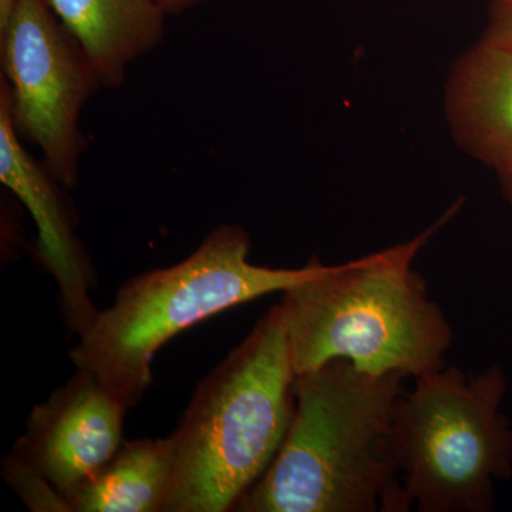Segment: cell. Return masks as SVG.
<instances>
[{"instance_id": "cell-1", "label": "cell", "mask_w": 512, "mask_h": 512, "mask_svg": "<svg viewBox=\"0 0 512 512\" xmlns=\"http://www.w3.org/2000/svg\"><path fill=\"white\" fill-rule=\"evenodd\" d=\"M406 379L372 375L348 360L296 376L288 433L232 511H412L394 424Z\"/></svg>"}, {"instance_id": "cell-2", "label": "cell", "mask_w": 512, "mask_h": 512, "mask_svg": "<svg viewBox=\"0 0 512 512\" xmlns=\"http://www.w3.org/2000/svg\"><path fill=\"white\" fill-rule=\"evenodd\" d=\"M460 210L400 244L345 264L325 265L282 292L296 376L332 360L372 375H426L446 366L453 326L413 268L417 256Z\"/></svg>"}, {"instance_id": "cell-3", "label": "cell", "mask_w": 512, "mask_h": 512, "mask_svg": "<svg viewBox=\"0 0 512 512\" xmlns=\"http://www.w3.org/2000/svg\"><path fill=\"white\" fill-rule=\"evenodd\" d=\"M296 373L276 303L195 390L171 434L164 512L232 511L274 460L295 413Z\"/></svg>"}, {"instance_id": "cell-4", "label": "cell", "mask_w": 512, "mask_h": 512, "mask_svg": "<svg viewBox=\"0 0 512 512\" xmlns=\"http://www.w3.org/2000/svg\"><path fill=\"white\" fill-rule=\"evenodd\" d=\"M249 254L248 232L224 224L178 264L128 279L113 305L79 336L70 353L73 365L99 377L133 407L153 380L154 356L178 333L234 306L282 293L325 266L313 256L301 268H269L252 264Z\"/></svg>"}, {"instance_id": "cell-5", "label": "cell", "mask_w": 512, "mask_h": 512, "mask_svg": "<svg viewBox=\"0 0 512 512\" xmlns=\"http://www.w3.org/2000/svg\"><path fill=\"white\" fill-rule=\"evenodd\" d=\"M396 407L404 491L419 512H491L497 484L512 477L508 379L498 365L477 373L443 366L416 377Z\"/></svg>"}, {"instance_id": "cell-6", "label": "cell", "mask_w": 512, "mask_h": 512, "mask_svg": "<svg viewBox=\"0 0 512 512\" xmlns=\"http://www.w3.org/2000/svg\"><path fill=\"white\" fill-rule=\"evenodd\" d=\"M0 43V93L16 133L39 148L57 183L76 187L87 150L80 120L87 101L103 89L99 77L47 0H13L0 19Z\"/></svg>"}, {"instance_id": "cell-7", "label": "cell", "mask_w": 512, "mask_h": 512, "mask_svg": "<svg viewBox=\"0 0 512 512\" xmlns=\"http://www.w3.org/2000/svg\"><path fill=\"white\" fill-rule=\"evenodd\" d=\"M128 409L99 377L76 369L69 382L33 407L12 453L36 468L67 500L117 453Z\"/></svg>"}, {"instance_id": "cell-8", "label": "cell", "mask_w": 512, "mask_h": 512, "mask_svg": "<svg viewBox=\"0 0 512 512\" xmlns=\"http://www.w3.org/2000/svg\"><path fill=\"white\" fill-rule=\"evenodd\" d=\"M0 181L22 201L37 228L40 261L56 279L67 326L77 336L92 325L97 311L90 299L92 266L80 244L53 175L26 151L0 93Z\"/></svg>"}, {"instance_id": "cell-9", "label": "cell", "mask_w": 512, "mask_h": 512, "mask_svg": "<svg viewBox=\"0 0 512 512\" xmlns=\"http://www.w3.org/2000/svg\"><path fill=\"white\" fill-rule=\"evenodd\" d=\"M444 119L461 153L494 173L512 164V46L481 36L451 64Z\"/></svg>"}, {"instance_id": "cell-10", "label": "cell", "mask_w": 512, "mask_h": 512, "mask_svg": "<svg viewBox=\"0 0 512 512\" xmlns=\"http://www.w3.org/2000/svg\"><path fill=\"white\" fill-rule=\"evenodd\" d=\"M92 64L104 89H119L128 70L165 39L156 0H47Z\"/></svg>"}, {"instance_id": "cell-11", "label": "cell", "mask_w": 512, "mask_h": 512, "mask_svg": "<svg viewBox=\"0 0 512 512\" xmlns=\"http://www.w3.org/2000/svg\"><path fill=\"white\" fill-rule=\"evenodd\" d=\"M174 454L165 439L123 441L109 463L67 495L70 512H164Z\"/></svg>"}, {"instance_id": "cell-12", "label": "cell", "mask_w": 512, "mask_h": 512, "mask_svg": "<svg viewBox=\"0 0 512 512\" xmlns=\"http://www.w3.org/2000/svg\"><path fill=\"white\" fill-rule=\"evenodd\" d=\"M3 476L25 501L29 510L70 512L69 503L36 468L16 454H10L3 467Z\"/></svg>"}, {"instance_id": "cell-13", "label": "cell", "mask_w": 512, "mask_h": 512, "mask_svg": "<svg viewBox=\"0 0 512 512\" xmlns=\"http://www.w3.org/2000/svg\"><path fill=\"white\" fill-rule=\"evenodd\" d=\"M483 36L512 46V0H490Z\"/></svg>"}, {"instance_id": "cell-14", "label": "cell", "mask_w": 512, "mask_h": 512, "mask_svg": "<svg viewBox=\"0 0 512 512\" xmlns=\"http://www.w3.org/2000/svg\"><path fill=\"white\" fill-rule=\"evenodd\" d=\"M157 5L164 10L167 16H178L208 2V0H156Z\"/></svg>"}, {"instance_id": "cell-15", "label": "cell", "mask_w": 512, "mask_h": 512, "mask_svg": "<svg viewBox=\"0 0 512 512\" xmlns=\"http://www.w3.org/2000/svg\"><path fill=\"white\" fill-rule=\"evenodd\" d=\"M495 175H497L498 181H500L505 201L508 202L512 210V164L498 171Z\"/></svg>"}, {"instance_id": "cell-16", "label": "cell", "mask_w": 512, "mask_h": 512, "mask_svg": "<svg viewBox=\"0 0 512 512\" xmlns=\"http://www.w3.org/2000/svg\"><path fill=\"white\" fill-rule=\"evenodd\" d=\"M13 0H0V19L5 18L6 13L9 12Z\"/></svg>"}]
</instances>
